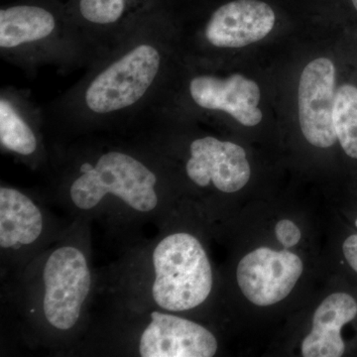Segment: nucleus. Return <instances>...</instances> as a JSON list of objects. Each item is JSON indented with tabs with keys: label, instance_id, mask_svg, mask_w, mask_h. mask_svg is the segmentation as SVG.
Listing matches in <instances>:
<instances>
[{
	"label": "nucleus",
	"instance_id": "nucleus-16",
	"mask_svg": "<svg viewBox=\"0 0 357 357\" xmlns=\"http://www.w3.org/2000/svg\"><path fill=\"white\" fill-rule=\"evenodd\" d=\"M126 10V0H79V11L84 20L95 24L116 22Z\"/></svg>",
	"mask_w": 357,
	"mask_h": 357
},
{
	"label": "nucleus",
	"instance_id": "nucleus-10",
	"mask_svg": "<svg viewBox=\"0 0 357 357\" xmlns=\"http://www.w3.org/2000/svg\"><path fill=\"white\" fill-rule=\"evenodd\" d=\"M276 16L261 0H234L211 15L204 34L217 48L239 49L261 41L273 30Z\"/></svg>",
	"mask_w": 357,
	"mask_h": 357
},
{
	"label": "nucleus",
	"instance_id": "nucleus-9",
	"mask_svg": "<svg viewBox=\"0 0 357 357\" xmlns=\"http://www.w3.org/2000/svg\"><path fill=\"white\" fill-rule=\"evenodd\" d=\"M185 173L198 187L213 185L220 192L232 194L245 187L251 169L241 145L206 136L191 143Z\"/></svg>",
	"mask_w": 357,
	"mask_h": 357
},
{
	"label": "nucleus",
	"instance_id": "nucleus-17",
	"mask_svg": "<svg viewBox=\"0 0 357 357\" xmlns=\"http://www.w3.org/2000/svg\"><path fill=\"white\" fill-rule=\"evenodd\" d=\"M275 234L279 243L285 248H291L300 243L301 230L290 220H281L275 225Z\"/></svg>",
	"mask_w": 357,
	"mask_h": 357
},
{
	"label": "nucleus",
	"instance_id": "nucleus-14",
	"mask_svg": "<svg viewBox=\"0 0 357 357\" xmlns=\"http://www.w3.org/2000/svg\"><path fill=\"white\" fill-rule=\"evenodd\" d=\"M333 126L337 137L347 156L357 159V88L340 86L333 105Z\"/></svg>",
	"mask_w": 357,
	"mask_h": 357
},
{
	"label": "nucleus",
	"instance_id": "nucleus-15",
	"mask_svg": "<svg viewBox=\"0 0 357 357\" xmlns=\"http://www.w3.org/2000/svg\"><path fill=\"white\" fill-rule=\"evenodd\" d=\"M0 142L8 151L21 156H31L38 148L34 131L3 98L0 100Z\"/></svg>",
	"mask_w": 357,
	"mask_h": 357
},
{
	"label": "nucleus",
	"instance_id": "nucleus-1",
	"mask_svg": "<svg viewBox=\"0 0 357 357\" xmlns=\"http://www.w3.org/2000/svg\"><path fill=\"white\" fill-rule=\"evenodd\" d=\"M35 258L24 274L26 317L42 337L68 340L84 325L93 295L89 251L75 234H66Z\"/></svg>",
	"mask_w": 357,
	"mask_h": 357
},
{
	"label": "nucleus",
	"instance_id": "nucleus-4",
	"mask_svg": "<svg viewBox=\"0 0 357 357\" xmlns=\"http://www.w3.org/2000/svg\"><path fill=\"white\" fill-rule=\"evenodd\" d=\"M161 62V54L153 45H137L89 84L84 93L86 107L98 114L132 107L154 84Z\"/></svg>",
	"mask_w": 357,
	"mask_h": 357
},
{
	"label": "nucleus",
	"instance_id": "nucleus-13",
	"mask_svg": "<svg viewBox=\"0 0 357 357\" xmlns=\"http://www.w3.org/2000/svg\"><path fill=\"white\" fill-rule=\"evenodd\" d=\"M56 27L53 14L42 7L16 6L0 11V47L11 49L50 36Z\"/></svg>",
	"mask_w": 357,
	"mask_h": 357
},
{
	"label": "nucleus",
	"instance_id": "nucleus-12",
	"mask_svg": "<svg viewBox=\"0 0 357 357\" xmlns=\"http://www.w3.org/2000/svg\"><path fill=\"white\" fill-rule=\"evenodd\" d=\"M357 316V303L347 293H335L321 302L312 317L311 333L302 344L305 357H340L344 354L342 326Z\"/></svg>",
	"mask_w": 357,
	"mask_h": 357
},
{
	"label": "nucleus",
	"instance_id": "nucleus-8",
	"mask_svg": "<svg viewBox=\"0 0 357 357\" xmlns=\"http://www.w3.org/2000/svg\"><path fill=\"white\" fill-rule=\"evenodd\" d=\"M50 220L38 202L20 190L0 188V249L2 258L26 261L48 237Z\"/></svg>",
	"mask_w": 357,
	"mask_h": 357
},
{
	"label": "nucleus",
	"instance_id": "nucleus-11",
	"mask_svg": "<svg viewBox=\"0 0 357 357\" xmlns=\"http://www.w3.org/2000/svg\"><path fill=\"white\" fill-rule=\"evenodd\" d=\"M190 93L199 107L225 112L248 128H253L262 121L259 86L243 75L194 77L190 84Z\"/></svg>",
	"mask_w": 357,
	"mask_h": 357
},
{
	"label": "nucleus",
	"instance_id": "nucleus-18",
	"mask_svg": "<svg viewBox=\"0 0 357 357\" xmlns=\"http://www.w3.org/2000/svg\"><path fill=\"white\" fill-rule=\"evenodd\" d=\"M342 252L349 266L357 273V234H352L345 239Z\"/></svg>",
	"mask_w": 357,
	"mask_h": 357
},
{
	"label": "nucleus",
	"instance_id": "nucleus-6",
	"mask_svg": "<svg viewBox=\"0 0 357 357\" xmlns=\"http://www.w3.org/2000/svg\"><path fill=\"white\" fill-rule=\"evenodd\" d=\"M303 270V261L295 253L260 248L238 263L237 283L249 302L256 306H272L292 292Z\"/></svg>",
	"mask_w": 357,
	"mask_h": 357
},
{
	"label": "nucleus",
	"instance_id": "nucleus-7",
	"mask_svg": "<svg viewBox=\"0 0 357 357\" xmlns=\"http://www.w3.org/2000/svg\"><path fill=\"white\" fill-rule=\"evenodd\" d=\"M335 67L330 59L311 61L303 70L298 86L299 123L312 146L332 147L337 137L333 126Z\"/></svg>",
	"mask_w": 357,
	"mask_h": 357
},
{
	"label": "nucleus",
	"instance_id": "nucleus-20",
	"mask_svg": "<svg viewBox=\"0 0 357 357\" xmlns=\"http://www.w3.org/2000/svg\"><path fill=\"white\" fill-rule=\"evenodd\" d=\"M356 227H357V218H356Z\"/></svg>",
	"mask_w": 357,
	"mask_h": 357
},
{
	"label": "nucleus",
	"instance_id": "nucleus-5",
	"mask_svg": "<svg viewBox=\"0 0 357 357\" xmlns=\"http://www.w3.org/2000/svg\"><path fill=\"white\" fill-rule=\"evenodd\" d=\"M139 314L133 337L136 356L211 357L217 354V337L196 321L157 307H142Z\"/></svg>",
	"mask_w": 357,
	"mask_h": 357
},
{
	"label": "nucleus",
	"instance_id": "nucleus-2",
	"mask_svg": "<svg viewBox=\"0 0 357 357\" xmlns=\"http://www.w3.org/2000/svg\"><path fill=\"white\" fill-rule=\"evenodd\" d=\"M66 203L79 215H100L121 208L131 217H156L162 204L159 178L138 157L109 150L84 162L65 190Z\"/></svg>",
	"mask_w": 357,
	"mask_h": 357
},
{
	"label": "nucleus",
	"instance_id": "nucleus-19",
	"mask_svg": "<svg viewBox=\"0 0 357 357\" xmlns=\"http://www.w3.org/2000/svg\"><path fill=\"white\" fill-rule=\"evenodd\" d=\"M352 3H354V8L357 10V0H352Z\"/></svg>",
	"mask_w": 357,
	"mask_h": 357
},
{
	"label": "nucleus",
	"instance_id": "nucleus-3",
	"mask_svg": "<svg viewBox=\"0 0 357 357\" xmlns=\"http://www.w3.org/2000/svg\"><path fill=\"white\" fill-rule=\"evenodd\" d=\"M139 298L147 307L185 312L210 297L213 268L203 243L190 232L167 234L155 241L143 261Z\"/></svg>",
	"mask_w": 357,
	"mask_h": 357
}]
</instances>
